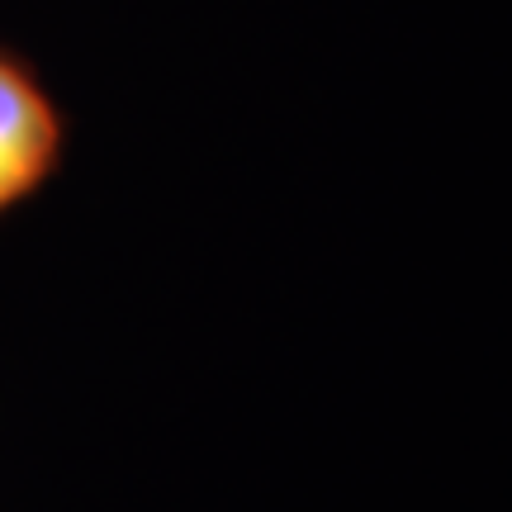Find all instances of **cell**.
<instances>
[{
	"mask_svg": "<svg viewBox=\"0 0 512 512\" xmlns=\"http://www.w3.org/2000/svg\"><path fill=\"white\" fill-rule=\"evenodd\" d=\"M72 152V114L62 110L29 53L0 43V223L38 200Z\"/></svg>",
	"mask_w": 512,
	"mask_h": 512,
	"instance_id": "6da1fadb",
	"label": "cell"
}]
</instances>
